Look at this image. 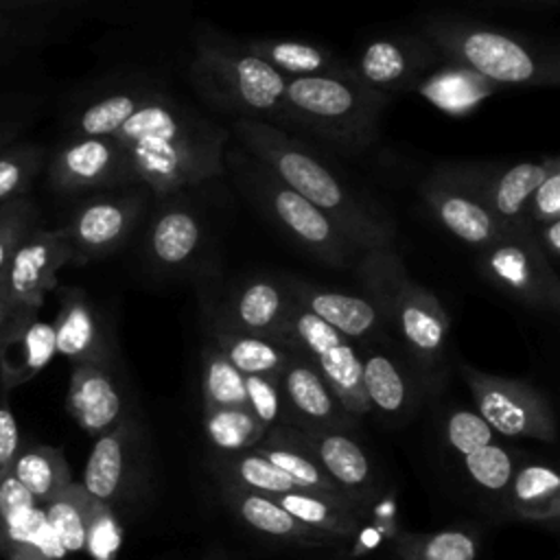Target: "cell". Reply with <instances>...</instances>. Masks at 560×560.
I'll use <instances>...</instances> for the list:
<instances>
[{"instance_id":"obj_2","label":"cell","mask_w":560,"mask_h":560,"mask_svg":"<svg viewBox=\"0 0 560 560\" xmlns=\"http://www.w3.org/2000/svg\"><path fill=\"white\" fill-rule=\"evenodd\" d=\"M230 136L280 182L330 217L361 252L394 247V219L343 179L313 147L276 125L249 118H234Z\"/></svg>"},{"instance_id":"obj_29","label":"cell","mask_w":560,"mask_h":560,"mask_svg":"<svg viewBox=\"0 0 560 560\" xmlns=\"http://www.w3.org/2000/svg\"><path fill=\"white\" fill-rule=\"evenodd\" d=\"M241 42L252 55H256L260 61H265L284 79L339 72L350 66L343 59H339L335 52L306 39L247 37Z\"/></svg>"},{"instance_id":"obj_16","label":"cell","mask_w":560,"mask_h":560,"mask_svg":"<svg viewBox=\"0 0 560 560\" xmlns=\"http://www.w3.org/2000/svg\"><path fill=\"white\" fill-rule=\"evenodd\" d=\"M438 61L440 52L422 33H405L365 44L352 70L363 83L392 98L413 90Z\"/></svg>"},{"instance_id":"obj_12","label":"cell","mask_w":560,"mask_h":560,"mask_svg":"<svg viewBox=\"0 0 560 560\" xmlns=\"http://www.w3.org/2000/svg\"><path fill=\"white\" fill-rule=\"evenodd\" d=\"M48 184L63 195L138 186L127 149L112 136H72L48 162Z\"/></svg>"},{"instance_id":"obj_28","label":"cell","mask_w":560,"mask_h":560,"mask_svg":"<svg viewBox=\"0 0 560 560\" xmlns=\"http://www.w3.org/2000/svg\"><path fill=\"white\" fill-rule=\"evenodd\" d=\"M208 341L243 374L280 378L293 350L278 339L228 328L208 317Z\"/></svg>"},{"instance_id":"obj_47","label":"cell","mask_w":560,"mask_h":560,"mask_svg":"<svg viewBox=\"0 0 560 560\" xmlns=\"http://www.w3.org/2000/svg\"><path fill=\"white\" fill-rule=\"evenodd\" d=\"M22 446L18 420L11 411L7 394L0 392V481L11 472L13 459Z\"/></svg>"},{"instance_id":"obj_36","label":"cell","mask_w":560,"mask_h":560,"mask_svg":"<svg viewBox=\"0 0 560 560\" xmlns=\"http://www.w3.org/2000/svg\"><path fill=\"white\" fill-rule=\"evenodd\" d=\"M394 551L398 560H477L479 536L462 527L429 534H402L396 540Z\"/></svg>"},{"instance_id":"obj_3","label":"cell","mask_w":560,"mask_h":560,"mask_svg":"<svg viewBox=\"0 0 560 560\" xmlns=\"http://www.w3.org/2000/svg\"><path fill=\"white\" fill-rule=\"evenodd\" d=\"M190 81L217 109L276 125L287 131V79L252 55L241 39L199 28L188 61Z\"/></svg>"},{"instance_id":"obj_51","label":"cell","mask_w":560,"mask_h":560,"mask_svg":"<svg viewBox=\"0 0 560 560\" xmlns=\"http://www.w3.org/2000/svg\"><path fill=\"white\" fill-rule=\"evenodd\" d=\"M525 2H547V4H556L558 0H525Z\"/></svg>"},{"instance_id":"obj_22","label":"cell","mask_w":560,"mask_h":560,"mask_svg":"<svg viewBox=\"0 0 560 560\" xmlns=\"http://www.w3.org/2000/svg\"><path fill=\"white\" fill-rule=\"evenodd\" d=\"M59 308L52 322L55 350L72 365L77 363H114L112 335L79 287H57Z\"/></svg>"},{"instance_id":"obj_14","label":"cell","mask_w":560,"mask_h":560,"mask_svg":"<svg viewBox=\"0 0 560 560\" xmlns=\"http://www.w3.org/2000/svg\"><path fill=\"white\" fill-rule=\"evenodd\" d=\"M293 306V295L282 276L254 273L241 278L236 284L223 291L219 300H203L208 317L260 337L278 339L289 311Z\"/></svg>"},{"instance_id":"obj_40","label":"cell","mask_w":560,"mask_h":560,"mask_svg":"<svg viewBox=\"0 0 560 560\" xmlns=\"http://www.w3.org/2000/svg\"><path fill=\"white\" fill-rule=\"evenodd\" d=\"M46 151L39 144L26 142L4 147L0 151V203L26 197L35 177L44 168Z\"/></svg>"},{"instance_id":"obj_5","label":"cell","mask_w":560,"mask_h":560,"mask_svg":"<svg viewBox=\"0 0 560 560\" xmlns=\"http://www.w3.org/2000/svg\"><path fill=\"white\" fill-rule=\"evenodd\" d=\"M357 280L381 315L422 368H438L446 352L451 317L440 298L416 282L394 247L363 252L354 262Z\"/></svg>"},{"instance_id":"obj_18","label":"cell","mask_w":560,"mask_h":560,"mask_svg":"<svg viewBox=\"0 0 560 560\" xmlns=\"http://www.w3.org/2000/svg\"><path fill=\"white\" fill-rule=\"evenodd\" d=\"M0 556L4 560H66L42 505L11 477L0 481Z\"/></svg>"},{"instance_id":"obj_31","label":"cell","mask_w":560,"mask_h":560,"mask_svg":"<svg viewBox=\"0 0 560 560\" xmlns=\"http://www.w3.org/2000/svg\"><path fill=\"white\" fill-rule=\"evenodd\" d=\"M508 508L514 516L538 523L560 518V477L547 464H523L508 486Z\"/></svg>"},{"instance_id":"obj_46","label":"cell","mask_w":560,"mask_h":560,"mask_svg":"<svg viewBox=\"0 0 560 560\" xmlns=\"http://www.w3.org/2000/svg\"><path fill=\"white\" fill-rule=\"evenodd\" d=\"M560 219V162L549 168V173L540 179V184L534 188L527 210H525V223L540 225L549 221Z\"/></svg>"},{"instance_id":"obj_26","label":"cell","mask_w":560,"mask_h":560,"mask_svg":"<svg viewBox=\"0 0 560 560\" xmlns=\"http://www.w3.org/2000/svg\"><path fill=\"white\" fill-rule=\"evenodd\" d=\"M278 383L295 416V424H302L300 429H337L352 422V416L304 354H291Z\"/></svg>"},{"instance_id":"obj_19","label":"cell","mask_w":560,"mask_h":560,"mask_svg":"<svg viewBox=\"0 0 560 560\" xmlns=\"http://www.w3.org/2000/svg\"><path fill=\"white\" fill-rule=\"evenodd\" d=\"M182 192L160 197L144 234L147 260L158 271L177 273L188 269L206 241L203 217Z\"/></svg>"},{"instance_id":"obj_6","label":"cell","mask_w":560,"mask_h":560,"mask_svg":"<svg viewBox=\"0 0 560 560\" xmlns=\"http://www.w3.org/2000/svg\"><path fill=\"white\" fill-rule=\"evenodd\" d=\"M420 33L440 57L488 83L547 88L560 81L556 57L510 31L470 20L431 18Z\"/></svg>"},{"instance_id":"obj_37","label":"cell","mask_w":560,"mask_h":560,"mask_svg":"<svg viewBox=\"0 0 560 560\" xmlns=\"http://www.w3.org/2000/svg\"><path fill=\"white\" fill-rule=\"evenodd\" d=\"M203 409H249L245 376L208 341L201 348Z\"/></svg>"},{"instance_id":"obj_34","label":"cell","mask_w":560,"mask_h":560,"mask_svg":"<svg viewBox=\"0 0 560 560\" xmlns=\"http://www.w3.org/2000/svg\"><path fill=\"white\" fill-rule=\"evenodd\" d=\"M289 514H293L298 521L328 532L337 538L352 536L359 529V516L357 508L350 503H341L308 490H295L287 494L273 497Z\"/></svg>"},{"instance_id":"obj_41","label":"cell","mask_w":560,"mask_h":560,"mask_svg":"<svg viewBox=\"0 0 560 560\" xmlns=\"http://www.w3.org/2000/svg\"><path fill=\"white\" fill-rule=\"evenodd\" d=\"M464 468L468 477L488 492H505L516 466V453L490 442L468 455H464Z\"/></svg>"},{"instance_id":"obj_38","label":"cell","mask_w":560,"mask_h":560,"mask_svg":"<svg viewBox=\"0 0 560 560\" xmlns=\"http://www.w3.org/2000/svg\"><path fill=\"white\" fill-rule=\"evenodd\" d=\"M208 442L221 453L254 448L267 435V427L249 409H203Z\"/></svg>"},{"instance_id":"obj_30","label":"cell","mask_w":560,"mask_h":560,"mask_svg":"<svg viewBox=\"0 0 560 560\" xmlns=\"http://www.w3.org/2000/svg\"><path fill=\"white\" fill-rule=\"evenodd\" d=\"M254 451L262 455L267 462H271L276 468H280L284 475H289L300 490H308L341 503L357 505V501L348 497L300 444L289 440L280 427L267 429V435L260 444L254 446Z\"/></svg>"},{"instance_id":"obj_10","label":"cell","mask_w":560,"mask_h":560,"mask_svg":"<svg viewBox=\"0 0 560 560\" xmlns=\"http://www.w3.org/2000/svg\"><path fill=\"white\" fill-rule=\"evenodd\" d=\"M459 374L475 398L477 413L494 433L540 442L556 440L553 409L547 396L532 383L488 374L468 363H459Z\"/></svg>"},{"instance_id":"obj_25","label":"cell","mask_w":560,"mask_h":560,"mask_svg":"<svg viewBox=\"0 0 560 560\" xmlns=\"http://www.w3.org/2000/svg\"><path fill=\"white\" fill-rule=\"evenodd\" d=\"M282 433L300 444L322 470L354 501L361 499L372 479V466L365 451L337 429L282 427Z\"/></svg>"},{"instance_id":"obj_33","label":"cell","mask_w":560,"mask_h":560,"mask_svg":"<svg viewBox=\"0 0 560 560\" xmlns=\"http://www.w3.org/2000/svg\"><path fill=\"white\" fill-rule=\"evenodd\" d=\"M361 378L370 409L394 416L407 407L411 392L409 381L387 352L368 350L361 357Z\"/></svg>"},{"instance_id":"obj_48","label":"cell","mask_w":560,"mask_h":560,"mask_svg":"<svg viewBox=\"0 0 560 560\" xmlns=\"http://www.w3.org/2000/svg\"><path fill=\"white\" fill-rule=\"evenodd\" d=\"M529 234H532L534 243L538 245V249L545 254V258L553 267H558V262H560V219L540 223V225H532Z\"/></svg>"},{"instance_id":"obj_1","label":"cell","mask_w":560,"mask_h":560,"mask_svg":"<svg viewBox=\"0 0 560 560\" xmlns=\"http://www.w3.org/2000/svg\"><path fill=\"white\" fill-rule=\"evenodd\" d=\"M74 136H112L129 153L138 182L166 197L225 171L230 131L151 81H129L83 105Z\"/></svg>"},{"instance_id":"obj_17","label":"cell","mask_w":560,"mask_h":560,"mask_svg":"<svg viewBox=\"0 0 560 560\" xmlns=\"http://www.w3.org/2000/svg\"><path fill=\"white\" fill-rule=\"evenodd\" d=\"M142 433L131 418L96 438L83 468L81 486L98 501L114 505L129 499L140 481Z\"/></svg>"},{"instance_id":"obj_15","label":"cell","mask_w":560,"mask_h":560,"mask_svg":"<svg viewBox=\"0 0 560 560\" xmlns=\"http://www.w3.org/2000/svg\"><path fill=\"white\" fill-rule=\"evenodd\" d=\"M72 262V249L63 228L46 230L37 225L15 247L2 276L13 308L39 311L48 291L59 287L57 271Z\"/></svg>"},{"instance_id":"obj_24","label":"cell","mask_w":560,"mask_h":560,"mask_svg":"<svg viewBox=\"0 0 560 560\" xmlns=\"http://www.w3.org/2000/svg\"><path fill=\"white\" fill-rule=\"evenodd\" d=\"M66 409L88 435L98 438L116 427L125 418V398L114 376V363L72 365Z\"/></svg>"},{"instance_id":"obj_44","label":"cell","mask_w":560,"mask_h":560,"mask_svg":"<svg viewBox=\"0 0 560 560\" xmlns=\"http://www.w3.org/2000/svg\"><path fill=\"white\" fill-rule=\"evenodd\" d=\"M247 407L249 411L267 427H278L282 422L295 424V416L289 409V402L280 389L278 378L269 376H245Z\"/></svg>"},{"instance_id":"obj_9","label":"cell","mask_w":560,"mask_h":560,"mask_svg":"<svg viewBox=\"0 0 560 560\" xmlns=\"http://www.w3.org/2000/svg\"><path fill=\"white\" fill-rule=\"evenodd\" d=\"M278 341L289 346L293 352L304 354L317 368L350 416H363L370 411L361 378V354L357 352L354 341L324 324L295 300Z\"/></svg>"},{"instance_id":"obj_21","label":"cell","mask_w":560,"mask_h":560,"mask_svg":"<svg viewBox=\"0 0 560 560\" xmlns=\"http://www.w3.org/2000/svg\"><path fill=\"white\" fill-rule=\"evenodd\" d=\"M293 300L350 341H372L387 330L385 317L368 295L337 291L317 282L284 273Z\"/></svg>"},{"instance_id":"obj_32","label":"cell","mask_w":560,"mask_h":560,"mask_svg":"<svg viewBox=\"0 0 560 560\" xmlns=\"http://www.w3.org/2000/svg\"><path fill=\"white\" fill-rule=\"evenodd\" d=\"M11 477L35 499L37 505L48 503L72 483V470L63 451L48 444L20 446L11 466Z\"/></svg>"},{"instance_id":"obj_27","label":"cell","mask_w":560,"mask_h":560,"mask_svg":"<svg viewBox=\"0 0 560 560\" xmlns=\"http://www.w3.org/2000/svg\"><path fill=\"white\" fill-rule=\"evenodd\" d=\"M225 499L230 508L256 532L278 538V540H289L298 545H328L339 540L337 536L315 529L302 521H298L293 514H289L273 497L258 494V492H247L234 486H225Z\"/></svg>"},{"instance_id":"obj_39","label":"cell","mask_w":560,"mask_h":560,"mask_svg":"<svg viewBox=\"0 0 560 560\" xmlns=\"http://www.w3.org/2000/svg\"><path fill=\"white\" fill-rule=\"evenodd\" d=\"M90 492L72 481L55 499L42 505L48 525L59 538L66 553L83 551L85 545V512H88Z\"/></svg>"},{"instance_id":"obj_4","label":"cell","mask_w":560,"mask_h":560,"mask_svg":"<svg viewBox=\"0 0 560 560\" xmlns=\"http://www.w3.org/2000/svg\"><path fill=\"white\" fill-rule=\"evenodd\" d=\"M389 96L363 83L352 66L339 72L287 79L284 114L289 127H302L319 140L357 153L381 131Z\"/></svg>"},{"instance_id":"obj_20","label":"cell","mask_w":560,"mask_h":560,"mask_svg":"<svg viewBox=\"0 0 560 560\" xmlns=\"http://www.w3.org/2000/svg\"><path fill=\"white\" fill-rule=\"evenodd\" d=\"M55 354L52 324L39 311L11 308L0 326V392L9 394L35 378Z\"/></svg>"},{"instance_id":"obj_11","label":"cell","mask_w":560,"mask_h":560,"mask_svg":"<svg viewBox=\"0 0 560 560\" xmlns=\"http://www.w3.org/2000/svg\"><path fill=\"white\" fill-rule=\"evenodd\" d=\"M433 219L457 241L481 249L501 234V225L486 208L472 164H440L420 186Z\"/></svg>"},{"instance_id":"obj_50","label":"cell","mask_w":560,"mask_h":560,"mask_svg":"<svg viewBox=\"0 0 560 560\" xmlns=\"http://www.w3.org/2000/svg\"><path fill=\"white\" fill-rule=\"evenodd\" d=\"M15 136V127H2L0 129V151L4 149V147H9V142H11V138Z\"/></svg>"},{"instance_id":"obj_43","label":"cell","mask_w":560,"mask_h":560,"mask_svg":"<svg viewBox=\"0 0 560 560\" xmlns=\"http://www.w3.org/2000/svg\"><path fill=\"white\" fill-rule=\"evenodd\" d=\"M39 206L31 197L0 203V273L9 265L15 247L39 225Z\"/></svg>"},{"instance_id":"obj_13","label":"cell","mask_w":560,"mask_h":560,"mask_svg":"<svg viewBox=\"0 0 560 560\" xmlns=\"http://www.w3.org/2000/svg\"><path fill=\"white\" fill-rule=\"evenodd\" d=\"M147 210V197L138 188L98 195L70 214L63 225L72 249V262L85 265L112 256L120 249Z\"/></svg>"},{"instance_id":"obj_8","label":"cell","mask_w":560,"mask_h":560,"mask_svg":"<svg viewBox=\"0 0 560 560\" xmlns=\"http://www.w3.org/2000/svg\"><path fill=\"white\" fill-rule=\"evenodd\" d=\"M477 267L494 289L523 306L542 313L560 308L556 267L534 243L529 225L501 230L492 243L477 249Z\"/></svg>"},{"instance_id":"obj_49","label":"cell","mask_w":560,"mask_h":560,"mask_svg":"<svg viewBox=\"0 0 560 560\" xmlns=\"http://www.w3.org/2000/svg\"><path fill=\"white\" fill-rule=\"evenodd\" d=\"M11 298H9V289H7V282H4V276L0 273V326L2 322L7 319V315L11 313Z\"/></svg>"},{"instance_id":"obj_42","label":"cell","mask_w":560,"mask_h":560,"mask_svg":"<svg viewBox=\"0 0 560 560\" xmlns=\"http://www.w3.org/2000/svg\"><path fill=\"white\" fill-rule=\"evenodd\" d=\"M122 545V529L112 505L90 494L85 512V545L83 551L92 560H116Z\"/></svg>"},{"instance_id":"obj_23","label":"cell","mask_w":560,"mask_h":560,"mask_svg":"<svg viewBox=\"0 0 560 560\" xmlns=\"http://www.w3.org/2000/svg\"><path fill=\"white\" fill-rule=\"evenodd\" d=\"M558 162L560 158L545 155L540 160H523L510 166L472 164L479 195L501 230L527 225L525 210L529 197L549 168Z\"/></svg>"},{"instance_id":"obj_35","label":"cell","mask_w":560,"mask_h":560,"mask_svg":"<svg viewBox=\"0 0 560 560\" xmlns=\"http://www.w3.org/2000/svg\"><path fill=\"white\" fill-rule=\"evenodd\" d=\"M219 472L221 477L228 479V486H234L247 492L267 494V497H278V494L300 490L289 475H284L280 468H276L254 448L225 455L219 462Z\"/></svg>"},{"instance_id":"obj_7","label":"cell","mask_w":560,"mask_h":560,"mask_svg":"<svg viewBox=\"0 0 560 560\" xmlns=\"http://www.w3.org/2000/svg\"><path fill=\"white\" fill-rule=\"evenodd\" d=\"M225 168H230L234 182L252 203L308 256L335 269L354 267L363 252L343 234V230L319 208L280 182L254 155L238 144L228 147Z\"/></svg>"},{"instance_id":"obj_45","label":"cell","mask_w":560,"mask_h":560,"mask_svg":"<svg viewBox=\"0 0 560 560\" xmlns=\"http://www.w3.org/2000/svg\"><path fill=\"white\" fill-rule=\"evenodd\" d=\"M446 442L462 457L494 442V431L477 413L468 409H457L446 418Z\"/></svg>"}]
</instances>
